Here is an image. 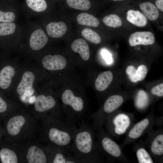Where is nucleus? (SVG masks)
<instances>
[{"instance_id": "473e14b6", "label": "nucleus", "mask_w": 163, "mask_h": 163, "mask_svg": "<svg viewBox=\"0 0 163 163\" xmlns=\"http://www.w3.org/2000/svg\"><path fill=\"white\" fill-rule=\"evenodd\" d=\"M151 92L152 94L158 97H163V83H162L153 87L151 89Z\"/></svg>"}, {"instance_id": "7ed1b4c3", "label": "nucleus", "mask_w": 163, "mask_h": 163, "mask_svg": "<svg viewBox=\"0 0 163 163\" xmlns=\"http://www.w3.org/2000/svg\"><path fill=\"white\" fill-rule=\"evenodd\" d=\"M35 119L27 114L18 113L10 116L6 122L5 132L13 141L29 140L35 133Z\"/></svg>"}, {"instance_id": "c9c22d12", "label": "nucleus", "mask_w": 163, "mask_h": 163, "mask_svg": "<svg viewBox=\"0 0 163 163\" xmlns=\"http://www.w3.org/2000/svg\"><path fill=\"white\" fill-rule=\"evenodd\" d=\"M155 5L157 8L163 11V0H156Z\"/></svg>"}, {"instance_id": "20e7f679", "label": "nucleus", "mask_w": 163, "mask_h": 163, "mask_svg": "<svg viewBox=\"0 0 163 163\" xmlns=\"http://www.w3.org/2000/svg\"><path fill=\"white\" fill-rule=\"evenodd\" d=\"M56 105V101L53 96L40 94L35 99L34 113L32 116L43 123L61 119L63 115L59 111L55 110Z\"/></svg>"}, {"instance_id": "2f4dec72", "label": "nucleus", "mask_w": 163, "mask_h": 163, "mask_svg": "<svg viewBox=\"0 0 163 163\" xmlns=\"http://www.w3.org/2000/svg\"><path fill=\"white\" fill-rule=\"evenodd\" d=\"M136 69L133 66L129 65L126 69V73L131 81L133 83L138 82L135 75Z\"/></svg>"}, {"instance_id": "9d476101", "label": "nucleus", "mask_w": 163, "mask_h": 163, "mask_svg": "<svg viewBox=\"0 0 163 163\" xmlns=\"http://www.w3.org/2000/svg\"><path fill=\"white\" fill-rule=\"evenodd\" d=\"M47 153L48 163H78L73 155L68 150L48 143L44 146Z\"/></svg>"}, {"instance_id": "2eb2a0df", "label": "nucleus", "mask_w": 163, "mask_h": 163, "mask_svg": "<svg viewBox=\"0 0 163 163\" xmlns=\"http://www.w3.org/2000/svg\"><path fill=\"white\" fill-rule=\"evenodd\" d=\"M29 11L25 15L27 18L38 17L45 11L47 4L45 0H26Z\"/></svg>"}, {"instance_id": "c756f323", "label": "nucleus", "mask_w": 163, "mask_h": 163, "mask_svg": "<svg viewBox=\"0 0 163 163\" xmlns=\"http://www.w3.org/2000/svg\"><path fill=\"white\" fill-rule=\"evenodd\" d=\"M103 21L106 25L113 28L120 27L122 22L118 16L115 14H110L105 16Z\"/></svg>"}, {"instance_id": "aec40b11", "label": "nucleus", "mask_w": 163, "mask_h": 163, "mask_svg": "<svg viewBox=\"0 0 163 163\" xmlns=\"http://www.w3.org/2000/svg\"><path fill=\"white\" fill-rule=\"evenodd\" d=\"M15 73V69L11 66L8 65L3 67L0 72V87L4 89L8 88Z\"/></svg>"}, {"instance_id": "c85d7f7f", "label": "nucleus", "mask_w": 163, "mask_h": 163, "mask_svg": "<svg viewBox=\"0 0 163 163\" xmlns=\"http://www.w3.org/2000/svg\"><path fill=\"white\" fill-rule=\"evenodd\" d=\"M82 36L91 42L97 44L100 43L101 39L99 35L96 32L89 28H85L81 32Z\"/></svg>"}, {"instance_id": "bb28decb", "label": "nucleus", "mask_w": 163, "mask_h": 163, "mask_svg": "<svg viewBox=\"0 0 163 163\" xmlns=\"http://www.w3.org/2000/svg\"><path fill=\"white\" fill-rule=\"evenodd\" d=\"M20 13L15 10L6 11L0 10V23L16 22Z\"/></svg>"}, {"instance_id": "412c9836", "label": "nucleus", "mask_w": 163, "mask_h": 163, "mask_svg": "<svg viewBox=\"0 0 163 163\" xmlns=\"http://www.w3.org/2000/svg\"><path fill=\"white\" fill-rule=\"evenodd\" d=\"M126 19L131 23L140 27L146 26L148 22L146 17L143 14L139 11L133 9L128 11Z\"/></svg>"}, {"instance_id": "a211bd4d", "label": "nucleus", "mask_w": 163, "mask_h": 163, "mask_svg": "<svg viewBox=\"0 0 163 163\" xmlns=\"http://www.w3.org/2000/svg\"><path fill=\"white\" fill-rule=\"evenodd\" d=\"M72 50L75 53H79L82 59L87 61L90 57L89 49L86 41L82 38L74 40L71 45Z\"/></svg>"}, {"instance_id": "f03ea898", "label": "nucleus", "mask_w": 163, "mask_h": 163, "mask_svg": "<svg viewBox=\"0 0 163 163\" xmlns=\"http://www.w3.org/2000/svg\"><path fill=\"white\" fill-rule=\"evenodd\" d=\"M43 123L41 129L43 141L69 151L76 126L61 119Z\"/></svg>"}, {"instance_id": "f8f14e48", "label": "nucleus", "mask_w": 163, "mask_h": 163, "mask_svg": "<svg viewBox=\"0 0 163 163\" xmlns=\"http://www.w3.org/2000/svg\"><path fill=\"white\" fill-rule=\"evenodd\" d=\"M26 153L23 154L27 162L28 163H48L47 155L44 147L32 145L27 148Z\"/></svg>"}, {"instance_id": "1a4fd4ad", "label": "nucleus", "mask_w": 163, "mask_h": 163, "mask_svg": "<svg viewBox=\"0 0 163 163\" xmlns=\"http://www.w3.org/2000/svg\"><path fill=\"white\" fill-rule=\"evenodd\" d=\"M153 115H148L142 120L133 125L126 133L125 139L122 146L131 143L140 138L158 120Z\"/></svg>"}, {"instance_id": "72a5a7b5", "label": "nucleus", "mask_w": 163, "mask_h": 163, "mask_svg": "<svg viewBox=\"0 0 163 163\" xmlns=\"http://www.w3.org/2000/svg\"><path fill=\"white\" fill-rule=\"evenodd\" d=\"M101 54L107 64H109L112 63V58L111 55L108 51L105 50H103Z\"/></svg>"}, {"instance_id": "393cba45", "label": "nucleus", "mask_w": 163, "mask_h": 163, "mask_svg": "<svg viewBox=\"0 0 163 163\" xmlns=\"http://www.w3.org/2000/svg\"><path fill=\"white\" fill-rule=\"evenodd\" d=\"M150 99L148 94L144 91L140 90L137 93L134 99L136 107L139 110H142L148 106Z\"/></svg>"}, {"instance_id": "6ab92c4d", "label": "nucleus", "mask_w": 163, "mask_h": 163, "mask_svg": "<svg viewBox=\"0 0 163 163\" xmlns=\"http://www.w3.org/2000/svg\"><path fill=\"white\" fill-rule=\"evenodd\" d=\"M113 78V74L110 71H107L101 73L97 76L95 82L96 89L99 91L105 90L111 83Z\"/></svg>"}, {"instance_id": "423d86ee", "label": "nucleus", "mask_w": 163, "mask_h": 163, "mask_svg": "<svg viewBox=\"0 0 163 163\" xmlns=\"http://www.w3.org/2000/svg\"><path fill=\"white\" fill-rule=\"evenodd\" d=\"M95 133L96 141L101 154L108 158L123 162L128 161L123 152L121 147L115 142L106 131L101 127Z\"/></svg>"}, {"instance_id": "9b49d317", "label": "nucleus", "mask_w": 163, "mask_h": 163, "mask_svg": "<svg viewBox=\"0 0 163 163\" xmlns=\"http://www.w3.org/2000/svg\"><path fill=\"white\" fill-rule=\"evenodd\" d=\"M148 138V146L151 155L156 160H161L163 155L162 131L152 133Z\"/></svg>"}, {"instance_id": "4be33fe9", "label": "nucleus", "mask_w": 163, "mask_h": 163, "mask_svg": "<svg viewBox=\"0 0 163 163\" xmlns=\"http://www.w3.org/2000/svg\"><path fill=\"white\" fill-rule=\"evenodd\" d=\"M20 155L14 149L4 147L0 149V161L2 163H17Z\"/></svg>"}, {"instance_id": "f3484780", "label": "nucleus", "mask_w": 163, "mask_h": 163, "mask_svg": "<svg viewBox=\"0 0 163 163\" xmlns=\"http://www.w3.org/2000/svg\"><path fill=\"white\" fill-rule=\"evenodd\" d=\"M35 78L34 74L31 72L28 71L24 72L17 87L18 94L22 95L27 90L31 89L33 87Z\"/></svg>"}, {"instance_id": "5701e85b", "label": "nucleus", "mask_w": 163, "mask_h": 163, "mask_svg": "<svg viewBox=\"0 0 163 163\" xmlns=\"http://www.w3.org/2000/svg\"><path fill=\"white\" fill-rule=\"evenodd\" d=\"M139 7L145 16L150 21L156 20L159 16V12L156 6L149 2L141 3Z\"/></svg>"}, {"instance_id": "f257e3e1", "label": "nucleus", "mask_w": 163, "mask_h": 163, "mask_svg": "<svg viewBox=\"0 0 163 163\" xmlns=\"http://www.w3.org/2000/svg\"><path fill=\"white\" fill-rule=\"evenodd\" d=\"M94 130L91 125L82 121L76 127L72 144L69 149L78 163L103 161L96 141Z\"/></svg>"}, {"instance_id": "b1692460", "label": "nucleus", "mask_w": 163, "mask_h": 163, "mask_svg": "<svg viewBox=\"0 0 163 163\" xmlns=\"http://www.w3.org/2000/svg\"><path fill=\"white\" fill-rule=\"evenodd\" d=\"M77 20L79 24L88 26L97 27L99 24V21L96 18L87 13L79 14L77 17Z\"/></svg>"}, {"instance_id": "0eeeda50", "label": "nucleus", "mask_w": 163, "mask_h": 163, "mask_svg": "<svg viewBox=\"0 0 163 163\" xmlns=\"http://www.w3.org/2000/svg\"><path fill=\"white\" fill-rule=\"evenodd\" d=\"M134 120L133 114L114 112L107 118L104 125L106 132L110 136L118 137L127 133L133 125Z\"/></svg>"}, {"instance_id": "cd10ccee", "label": "nucleus", "mask_w": 163, "mask_h": 163, "mask_svg": "<svg viewBox=\"0 0 163 163\" xmlns=\"http://www.w3.org/2000/svg\"><path fill=\"white\" fill-rule=\"evenodd\" d=\"M66 2L69 7L76 9L87 10L91 6L89 0H66Z\"/></svg>"}, {"instance_id": "a878e982", "label": "nucleus", "mask_w": 163, "mask_h": 163, "mask_svg": "<svg viewBox=\"0 0 163 163\" xmlns=\"http://www.w3.org/2000/svg\"><path fill=\"white\" fill-rule=\"evenodd\" d=\"M136 147V153L138 163L154 162L151 155L145 148L139 146Z\"/></svg>"}, {"instance_id": "f704fd0d", "label": "nucleus", "mask_w": 163, "mask_h": 163, "mask_svg": "<svg viewBox=\"0 0 163 163\" xmlns=\"http://www.w3.org/2000/svg\"><path fill=\"white\" fill-rule=\"evenodd\" d=\"M8 109V105L6 101L0 96V113H4Z\"/></svg>"}, {"instance_id": "4468645a", "label": "nucleus", "mask_w": 163, "mask_h": 163, "mask_svg": "<svg viewBox=\"0 0 163 163\" xmlns=\"http://www.w3.org/2000/svg\"><path fill=\"white\" fill-rule=\"evenodd\" d=\"M155 41L154 36L150 31L135 32L131 35L129 39V44L131 46L137 45H152Z\"/></svg>"}, {"instance_id": "39448f33", "label": "nucleus", "mask_w": 163, "mask_h": 163, "mask_svg": "<svg viewBox=\"0 0 163 163\" xmlns=\"http://www.w3.org/2000/svg\"><path fill=\"white\" fill-rule=\"evenodd\" d=\"M20 43H24L33 51H38L47 44L48 37L38 23L28 21L22 25Z\"/></svg>"}, {"instance_id": "ddd939ff", "label": "nucleus", "mask_w": 163, "mask_h": 163, "mask_svg": "<svg viewBox=\"0 0 163 163\" xmlns=\"http://www.w3.org/2000/svg\"><path fill=\"white\" fill-rule=\"evenodd\" d=\"M42 64L46 69L51 71L61 70L66 66L67 61L63 56L59 55L45 56L42 60Z\"/></svg>"}, {"instance_id": "6e6552de", "label": "nucleus", "mask_w": 163, "mask_h": 163, "mask_svg": "<svg viewBox=\"0 0 163 163\" xmlns=\"http://www.w3.org/2000/svg\"><path fill=\"white\" fill-rule=\"evenodd\" d=\"M123 97L119 95H114L109 97L104 103L102 109L90 116L92 120L91 126L94 130L104 125L107 118L123 104Z\"/></svg>"}, {"instance_id": "dca6fc26", "label": "nucleus", "mask_w": 163, "mask_h": 163, "mask_svg": "<svg viewBox=\"0 0 163 163\" xmlns=\"http://www.w3.org/2000/svg\"><path fill=\"white\" fill-rule=\"evenodd\" d=\"M45 28L47 34L53 38L62 37L67 29L66 24L62 21L50 22L47 24Z\"/></svg>"}, {"instance_id": "7c9ffc66", "label": "nucleus", "mask_w": 163, "mask_h": 163, "mask_svg": "<svg viewBox=\"0 0 163 163\" xmlns=\"http://www.w3.org/2000/svg\"><path fill=\"white\" fill-rule=\"evenodd\" d=\"M148 72L146 66L143 65L139 66L136 70L135 75L137 80L140 81L144 80L146 77Z\"/></svg>"}, {"instance_id": "e433bc0d", "label": "nucleus", "mask_w": 163, "mask_h": 163, "mask_svg": "<svg viewBox=\"0 0 163 163\" xmlns=\"http://www.w3.org/2000/svg\"><path fill=\"white\" fill-rule=\"evenodd\" d=\"M113 1H121L124 0H112Z\"/></svg>"}]
</instances>
